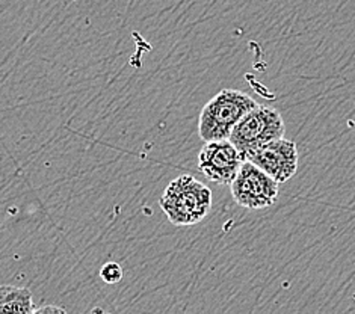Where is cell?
Wrapping results in <instances>:
<instances>
[{"instance_id":"cell-2","label":"cell","mask_w":355,"mask_h":314,"mask_svg":"<svg viewBox=\"0 0 355 314\" xmlns=\"http://www.w3.org/2000/svg\"><path fill=\"white\" fill-rule=\"evenodd\" d=\"M257 106V101L242 91L223 89L209 100L201 110L198 121L200 138L205 142L228 139L241 118Z\"/></svg>"},{"instance_id":"cell-4","label":"cell","mask_w":355,"mask_h":314,"mask_svg":"<svg viewBox=\"0 0 355 314\" xmlns=\"http://www.w3.org/2000/svg\"><path fill=\"white\" fill-rule=\"evenodd\" d=\"M278 182L269 177L250 160H245L232 186V195L241 207L260 210L275 204L278 198Z\"/></svg>"},{"instance_id":"cell-6","label":"cell","mask_w":355,"mask_h":314,"mask_svg":"<svg viewBox=\"0 0 355 314\" xmlns=\"http://www.w3.org/2000/svg\"><path fill=\"white\" fill-rule=\"evenodd\" d=\"M247 160L272 177L278 183H286L297 174L300 155L297 143L289 139H275L266 146L251 151Z\"/></svg>"},{"instance_id":"cell-1","label":"cell","mask_w":355,"mask_h":314,"mask_svg":"<svg viewBox=\"0 0 355 314\" xmlns=\"http://www.w3.org/2000/svg\"><path fill=\"white\" fill-rule=\"evenodd\" d=\"M160 207L177 227L196 225L212 209V191L196 177L183 174L166 186L160 198Z\"/></svg>"},{"instance_id":"cell-9","label":"cell","mask_w":355,"mask_h":314,"mask_svg":"<svg viewBox=\"0 0 355 314\" xmlns=\"http://www.w3.org/2000/svg\"><path fill=\"white\" fill-rule=\"evenodd\" d=\"M33 313H65L62 307H55V305H46V307L35 308L33 307Z\"/></svg>"},{"instance_id":"cell-5","label":"cell","mask_w":355,"mask_h":314,"mask_svg":"<svg viewBox=\"0 0 355 314\" xmlns=\"http://www.w3.org/2000/svg\"><path fill=\"white\" fill-rule=\"evenodd\" d=\"M245 159L228 139L206 142L198 155V171L207 180L218 184H230L239 173Z\"/></svg>"},{"instance_id":"cell-3","label":"cell","mask_w":355,"mask_h":314,"mask_svg":"<svg viewBox=\"0 0 355 314\" xmlns=\"http://www.w3.org/2000/svg\"><path fill=\"white\" fill-rule=\"evenodd\" d=\"M286 125L282 114L272 106L251 109L233 127L228 137L233 146L247 159L251 151L266 146L270 141L284 138Z\"/></svg>"},{"instance_id":"cell-8","label":"cell","mask_w":355,"mask_h":314,"mask_svg":"<svg viewBox=\"0 0 355 314\" xmlns=\"http://www.w3.org/2000/svg\"><path fill=\"white\" fill-rule=\"evenodd\" d=\"M123 268L115 261H109L100 269V277L106 284H116L123 279Z\"/></svg>"},{"instance_id":"cell-7","label":"cell","mask_w":355,"mask_h":314,"mask_svg":"<svg viewBox=\"0 0 355 314\" xmlns=\"http://www.w3.org/2000/svg\"><path fill=\"white\" fill-rule=\"evenodd\" d=\"M2 313H33L32 293L24 287L0 286V314Z\"/></svg>"}]
</instances>
